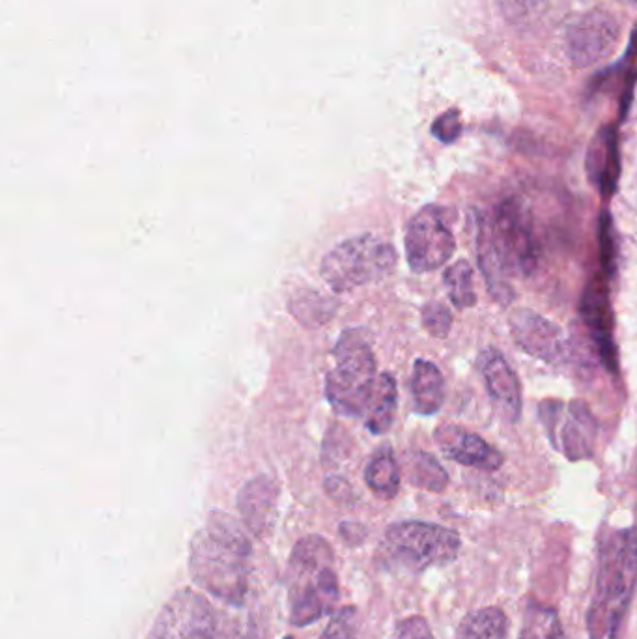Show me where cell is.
Wrapping results in <instances>:
<instances>
[{
    "instance_id": "obj_1",
    "label": "cell",
    "mask_w": 637,
    "mask_h": 639,
    "mask_svg": "<svg viewBox=\"0 0 637 639\" xmlns=\"http://www.w3.org/2000/svg\"><path fill=\"white\" fill-rule=\"evenodd\" d=\"M637 587V527L608 529L598 539L595 593L587 611L589 639H621Z\"/></svg>"
},
{
    "instance_id": "obj_2",
    "label": "cell",
    "mask_w": 637,
    "mask_h": 639,
    "mask_svg": "<svg viewBox=\"0 0 637 639\" xmlns=\"http://www.w3.org/2000/svg\"><path fill=\"white\" fill-rule=\"evenodd\" d=\"M251 542L234 518L212 512L191 544V576L206 593L240 606L249 587Z\"/></svg>"
},
{
    "instance_id": "obj_3",
    "label": "cell",
    "mask_w": 637,
    "mask_h": 639,
    "mask_svg": "<svg viewBox=\"0 0 637 639\" xmlns=\"http://www.w3.org/2000/svg\"><path fill=\"white\" fill-rule=\"evenodd\" d=\"M286 585L292 625L309 626L333 613L339 602V578L326 539L309 535L299 540L288 561Z\"/></svg>"
},
{
    "instance_id": "obj_4",
    "label": "cell",
    "mask_w": 637,
    "mask_h": 639,
    "mask_svg": "<svg viewBox=\"0 0 637 639\" xmlns=\"http://www.w3.org/2000/svg\"><path fill=\"white\" fill-rule=\"evenodd\" d=\"M335 367L327 372L326 395L335 412L363 417L376 384V357L367 339L357 331H344L335 350Z\"/></svg>"
},
{
    "instance_id": "obj_5",
    "label": "cell",
    "mask_w": 637,
    "mask_h": 639,
    "mask_svg": "<svg viewBox=\"0 0 637 639\" xmlns=\"http://www.w3.org/2000/svg\"><path fill=\"white\" fill-rule=\"evenodd\" d=\"M460 535L449 527L426 522H398L387 527L380 554L389 567L423 572L453 563L460 552Z\"/></svg>"
},
{
    "instance_id": "obj_6",
    "label": "cell",
    "mask_w": 637,
    "mask_h": 639,
    "mask_svg": "<svg viewBox=\"0 0 637 639\" xmlns=\"http://www.w3.org/2000/svg\"><path fill=\"white\" fill-rule=\"evenodd\" d=\"M397 266V251L374 234H361L333 247L322 260L320 273L335 292H352L378 283Z\"/></svg>"
},
{
    "instance_id": "obj_7",
    "label": "cell",
    "mask_w": 637,
    "mask_h": 639,
    "mask_svg": "<svg viewBox=\"0 0 637 639\" xmlns=\"http://www.w3.org/2000/svg\"><path fill=\"white\" fill-rule=\"evenodd\" d=\"M492 234L510 275L531 277L537 271L540 249L533 217L524 200L510 197L497 206Z\"/></svg>"
},
{
    "instance_id": "obj_8",
    "label": "cell",
    "mask_w": 637,
    "mask_h": 639,
    "mask_svg": "<svg viewBox=\"0 0 637 639\" xmlns=\"http://www.w3.org/2000/svg\"><path fill=\"white\" fill-rule=\"evenodd\" d=\"M146 639H225V630L212 604L184 589L163 606Z\"/></svg>"
},
{
    "instance_id": "obj_9",
    "label": "cell",
    "mask_w": 637,
    "mask_h": 639,
    "mask_svg": "<svg viewBox=\"0 0 637 639\" xmlns=\"http://www.w3.org/2000/svg\"><path fill=\"white\" fill-rule=\"evenodd\" d=\"M456 242L443 210L425 206L413 215L406 230V256L415 273L436 271L454 255Z\"/></svg>"
},
{
    "instance_id": "obj_10",
    "label": "cell",
    "mask_w": 637,
    "mask_h": 639,
    "mask_svg": "<svg viewBox=\"0 0 637 639\" xmlns=\"http://www.w3.org/2000/svg\"><path fill=\"white\" fill-rule=\"evenodd\" d=\"M619 36L617 19L604 10H593L568 25L565 49L570 62L583 70L608 58L619 43Z\"/></svg>"
},
{
    "instance_id": "obj_11",
    "label": "cell",
    "mask_w": 637,
    "mask_h": 639,
    "mask_svg": "<svg viewBox=\"0 0 637 639\" xmlns=\"http://www.w3.org/2000/svg\"><path fill=\"white\" fill-rule=\"evenodd\" d=\"M580 314L585 326L589 327L593 335L602 363L611 374H617L619 355L613 341V311L609 303L608 284L604 279V273H596L585 286L581 294Z\"/></svg>"
},
{
    "instance_id": "obj_12",
    "label": "cell",
    "mask_w": 637,
    "mask_h": 639,
    "mask_svg": "<svg viewBox=\"0 0 637 639\" xmlns=\"http://www.w3.org/2000/svg\"><path fill=\"white\" fill-rule=\"evenodd\" d=\"M510 331L525 354L546 363H561L567 355V339L561 327L535 311L520 309L510 316Z\"/></svg>"
},
{
    "instance_id": "obj_13",
    "label": "cell",
    "mask_w": 637,
    "mask_h": 639,
    "mask_svg": "<svg viewBox=\"0 0 637 639\" xmlns=\"http://www.w3.org/2000/svg\"><path fill=\"white\" fill-rule=\"evenodd\" d=\"M477 367L499 415L507 423H518L522 417V384L505 355L496 348H486L479 354Z\"/></svg>"
},
{
    "instance_id": "obj_14",
    "label": "cell",
    "mask_w": 637,
    "mask_h": 639,
    "mask_svg": "<svg viewBox=\"0 0 637 639\" xmlns=\"http://www.w3.org/2000/svg\"><path fill=\"white\" fill-rule=\"evenodd\" d=\"M434 438L441 453L462 466L481 471H496L503 466V455L496 447L460 426H439Z\"/></svg>"
},
{
    "instance_id": "obj_15",
    "label": "cell",
    "mask_w": 637,
    "mask_h": 639,
    "mask_svg": "<svg viewBox=\"0 0 637 639\" xmlns=\"http://www.w3.org/2000/svg\"><path fill=\"white\" fill-rule=\"evenodd\" d=\"M277 497L279 488L268 475H258L241 488L238 494L241 520L256 537H264L268 533L277 507Z\"/></svg>"
},
{
    "instance_id": "obj_16",
    "label": "cell",
    "mask_w": 637,
    "mask_h": 639,
    "mask_svg": "<svg viewBox=\"0 0 637 639\" xmlns=\"http://www.w3.org/2000/svg\"><path fill=\"white\" fill-rule=\"evenodd\" d=\"M587 172H589V180L600 189L604 199H608L615 193L619 174H621L619 144H617L615 128L608 126L596 133L587 152Z\"/></svg>"
},
{
    "instance_id": "obj_17",
    "label": "cell",
    "mask_w": 637,
    "mask_h": 639,
    "mask_svg": "<svg viewBox=\"0 0 637 639\" xmlns=\"http://www.w3.org/2000/svg\"><path fill=\"white\" fill-rule=\"evenodd\" d=\"M477 255H479V268L482 277L488 286L490 296L496 299L499 305L507 307L514 299V290L510 286V273L503 262V258L497 251L494 234H492V221L481 217V225L477 232Z\"/></svg>"
},
{
    "instance_id": "obj_18",
    "label": "cell",
    "mask_w": 637,
    "mask_h": 639,
    "mask_svg": "<svg viewBox=\"0 0 637 639\" xmlns=\"http://www.w3.org/2000/svg\"><path fill=\"white\" fill-rule=\"evenodd\" d=\"M596 426L595 417L589 412V408L576 400L568 406V417L563 428H559L561 443L557 449H561L568 460L578 462L593 456V443H595Z\"/></svg>"
},
{
    "instance_id": "obj_19",
    "label": "cell",
    "mask_w": 637,
    "mask_h": 639,
    "mask_svg": "<svg viewBox=\"0 0 637 639\" xmlns=\"http://www.w3.org/2000/svg\"><path fill=\"white\" fill-rule=\"evenodd\" d=\"M413 410L421 415H434L445 400V380L441 370L426 359H417L411 374Z\"/></svg>"
},
{
    "instance_id": "obj_20",
    "label": "cell",
    "mask_w": 637,
    "mask_h": 639,
    "mask_svg": "<svg viewBox=\"0 0 637 639\" xmlns=\"http://www.w3.org/2000/svg\"><path fill=\"white\" fill-rule=\"evenodd\" d=\"M397 402V382L391 374L383 372L376 378V384L367 402V410L363 415L372 434H385L391 428L397 413Z\"/></svg>"
},
{
    "instance_id": "obj_21",
    "label": "cell",
    "mask_w": 637,
    "mask_h": 639,
    "mask_svg": "<svg viewBox=\"0 0 637 639\" xmlns=\"http://www.w3.org/2000/svg\"><path fill=\"white\" fill-rule=\"evenodd\" d=\"M509 617L499 608L471 611L456 630V639H509Z\"/></svg>"
},
{
    "instance_id": "obj_22",
    "label": "cell",
    "mask_w": 637,
    "mask_h": 639,
    "mask_svg": "<svg viewBox=\"0 0 637 639\" xmlns=\"http://www.w3.org/2000/svg\"><path fill=\"white\" fill-rule=\"evenodd\" d=\"M365 481L376 496L383 499H393L397 496L400 488V468L389 447H383L370 458L369 466L365 469Z\"/></svg>"
},
{
    "instance_id": "obj_23",
    "label": "cell",
    "mask_w": 637,
    "mask_h": 639,
    "mask_svg": "<svg viewBox=\"0 0 637 639\" xmlns=\"http://www.w3.org/2000/svg\"><path fill=\"white\" fill-rule=\"evenodd\" d=\"M518 639H567L557 611L537 602H529Z\"/></svg>"
},
{
    "instance_id": "obj_24",
    "label": "cell",
    "mask_w": 637,
    "mask_h": 639,
    "mask_svg": "<svg viewBox=\"0 0 637 639\" xmlns=\"http://www.w3.org/2000/svg\"><path fill=\"white\" fill-rule=\"evenodd\" d=\"M408 479L413 486H419L428 492H443L449 484L447 471L441 468L438 460L428 453H413L408 458Z\"/></svg>"
},
{
    "instance_id": "obj_25",
    "label": "cell",
    "mask_w": 637,
    "mask_h": 639,
    "mask_svg": "<svg viewBox=\"0 0 637 639\" xmlns=\"http://www.w3.org/2000/svg\"><path fill=\"white\" fill-rule=\"evenodd\" d=\"M443 283L449 299L458 309H469L477 303V294L473 290V270L468 260L454 262L453 266L445 271Z\"/></svg>"
},
{
    "instance_id": "obj_26",
    "label": "cell",
    "mask_w": 637,
    "mask_h": 639,
    "mask_svg": "<svg viewBox=\"0 0 637 639\" xmlns=\"http://www.w3.org/2000/svg\"><path fill=\"white\" fill-rule=\"evenodd\" d=\"M329 305H333V303L318 294H307V296L298 294L290 301V311L294 313L301 324L318 327L327 322V318H331Z\"/></svg>"
},
{
    "instance_id": "obj_27",
    "label": "cell",
    "mask_w": 637,
    "mask_h": 639,
    "mask_svg": "<svg viewBox=\"0 0 637 639\" xmlns=\"http://www.w3.org/2000/svg\"><path fill=\"white\" fill-rule=\"evenodd\" d=\"M423 326L432 337L445 339L453 327V314L443 303L430 301L423 307Z\"/></svg>"
},
{
    "instance_id": "obj_28",
    "label": "cell",
    "mask_w": 637,
    "mask_h": 639,
    "mask_svg": "<svg viewBox=\"0 0 637 639\" xmlns=\"http://www.w3.org/2000/svg\"><path fill=\"white\" fill-rule=\"evenodd\" d=\"M600 258L602 266L608 277H613L617 270V247H615V236H613V221L608 212L602 213L600 217Z\"/></svg>"
},
{
    "instance_id": "obj_29",
    "label": "cell",
    "mask_w": 637,
    "mask_h": 639,
    "mask_svg": "<svg viewBox=\"0 0 637 639\" xmlns=\"http://www.w3.org/2000/svg\"><path fill=\"white\" fill-rule=\"evenodd\" d=\"M355 625H357V617H355L354 608H344L333 613L320 639H354Z\"/></svg>"
},
{
    "instance_id": "obj_30",
    "label": "cell",
    "mask_w": 637,
    "mask_h": 639,
    "mask_svg": "<svg viewBox=\"0 0 637 639\" xmlns=\"http://www.w3.org/2000/svg\"><path fill=\"white\" fill-rule=\"evenodd\" d=\"M432 133H434L436 139L445 142V144H451V142L456 141L460 137V133H462L460 113L451 109V111L441 114L438 120L434 122V126H432Z\"/></svg>"
},
{
    "instance_id": "obj_31",
    "label": "cell",
    "mask_w": 637,
    "mask_h": 639,
    "mask_svg": "<svg viewBox=\"0 0 637 639\" xmlns=\"http://www.w3.org/2000/svg\"><path fill=\"white\" fill-rule=\"evenodd\" d=\"M391 639H436L430 626L426 623V619L419 617V615H413L408 617L404 621H400L395 626V632H393V638Z\"/></svg>"
},
{
    "instance_id": "obj_32",
    "label": "cell",
    "mask_w": 637,
    "mask_h": 639,
    "mask_svg": "<svg viewBox=\"0 0 637 639\" xmlns=\"http://www.w3.org/2000/svg\"><path fill=\"white\" fill-rule=\"evenodd\" d=\"M234 639H268V636L264 626L260 625L255 617H251L245 625L241 626Z\"/></svg>"
},
{
    "instance_id": "obj_33",
    "label": "cell",
    "mask_w": 637,
    "mask_h": 639,
    "mask_svg": "<svg viewBox=\"0 0 637 639\" xmlns=\"http://www.w3.org/2000/svg\"><path fill=\"white\" fill-rule=\"evenodd\" d=\"M535 0H499V4L510 12V14H518V12H525Z\"/></svg>"
},
{
    "instance_id": "obj_34",
    "label": "cell",
    "mask_w": 637,
    "mask_h": 639,
    "mask_svg": "<svg viewBox=\"0 0 637 639\" xmlns=\"http://www.w3.org/2000/svg\"><path fill=\"white\" fill-rule=\"evenodd\" d=\"M632 49L637 51V29L634 30V38H632Z\"/></svg>"
},
{
    "instance_id": "obj_35",
    "label": "cell",
    "mask_w": 637,
    "mask_h": 639,
    "mask_svg": "<svg viewBox=\"0 0 637 639\" xmlns=\"http://www.w3.org/2000/svg\"><path fill=\"white\" fill-rule=\"evenodd\" d=\"M623 2H628V4H636L637 0H623Z\"/></svg>"
}]
</instances>
